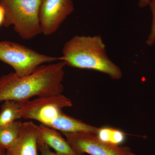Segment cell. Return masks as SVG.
<instances>
[{"label": "cell", "mask_w": 155, "mask_h": 155, "mask_svg": "<svg viewBox=\"0 0 155 155\" xmlns=\"http://www.w3.org/2000/svg\"><path fill=\"white\" fill-rule=\"evenodd\" d=\"M39 138L59 155H79L58 130L45 125H38Z\"/></svg>", "instance_id": "9c48e42d"}, {"label": "cell", "mask_w": 155, "mask_h": 155, "mask_svg": "<svg viewBox=\"0 0 155 155\" xmlns=\"http://www.w3.org/2000/svg\"><path fill=\"white\" fill-rule=\"evenodd\" d=\"M62 61L66 66L80 69L96 70L119 80L121 69L108 57L105 45L99 35H76L65 44Z\"/></svg>", "instance_id": "3957f363"}, {"label": "cell", "mask_w": 155, "mask_h": 155, "mask_svg": "<svg viewBox=\"0 0 155 155\" xmlns=\"http://www.w3.org/2000/svg\"><path fill=\"white\" fill-rule=\"evenodd\" d=\"M22 125L19 120L0 127V146L7 150L14 145L19 138Z\"/></svg>", "instance_id": "8fae6325"}, {"label": "cell", "mask_w": 155, "mask_h": 155, "mask_svg": "<svg viewBox=\"0 0 155 155\" xmlns=\"http://www.w3.org/2000/svg\"><path fill=\"white\" fill-rule=\"evenodd\" d=\"M152 0H139L138 6L140 8L146 7Z\"/></svg>", "instance_id": "2e32d148"}, {"label": "cell", "mask_w": 155, "mask_h": 155, "mask_svg": "<svg viewBox=\"0 0 155 155\" xmlns=\"http://www.w3.org/2000/svg\"><path fill=\"white\" fill-rule=\"evenodd\" d=\"M61 61V57L41 54L14 42L0 41V61L12 67L14 72L20 76L29 75L45 63Z\"/></svg>", "instance_id": "5b68a950"}, {"label": "cell", "mask_w": 155, "mask_h": 155, "mask_svg": "<svg viewBox=\"0 0 155 155\" xmlns=\"http://www.w3.org/2000/svg\"><path fill=\"white\" fill-rule=\"evenodd\" d=\"M38 148L40 155H59L52 151L49 147L38 138Z\"/></svg>", "instance_id": "5bb4252c"}, {"label": "cell", "mask_w": 155, "mask_h": 155, "mask_svg": "<svg viewBox=\"0 0 155 155\" xmlns=\"http://www.w3.org/2000/svg\"><path fill=\"white\" fill-rule=\"evenodd\" d=\"M149 5L152 14V22L150 33L147 40L146 43L148 45L150 46L155 43V0H152Z\"/></svg>", "instance_id": "7c38bea8"}, {"label": "cell", "mask_w": 155, "mask_h": 155, "mask_svg": "<svg viewBox=\"0 0 155 155\" xmlns=\"http://www.w3.org/2000/svg\"><path fill=\"white\" fill-rule=\"evenodd\" d=\"M125 134L119 129L112 128L110 136V143L120 145L125 140Z\"/></svg>", "instance_id": "4fadbf2b"}, {"label": "cell", "mask_w": 155, "mask_h": 155, "mask_svg": "<svg viewBox=\"0 0 155 155\" xmlns=\"http://www.w3.org/2000/svg\"><path fill=\"white\" fill-rule=\"evenodd\" d=\"M41 0H0L5 11L3 25L13 26L23 40L33 38L41 34L39 20Z\"/></svg>", "instance_id": "277c9868"}, {"label": "cell", "mask_w": 155, "mask_h": 155, "mask_svg": "<svg viewBox=\"0 0 155 155\" xmlns=\"http://www.w3.org/2000/svg\"><path fill=\"white\" fill-rule=\"evenodd\" d=\"M6 150L0 146V155H5Z\"/></svg>", "instance_id": "e0dca14e"}, {"label": "cell", "mask_w": 155, "mask_h": 155, "mask_svg": "<svg viewBox=\"0 0 155 155\" xmlns=\"http://www.w3.org/2000/svg\"><path fill=\"white\" fill-rule=\"evenodd\" d=\"M5 19V11L2 7L0 5V27L4 24Z\"/></svg>", "instance_id": "9a60e30c"}, {"label": "cell", "mask_w": 155, "mask_h": 155, "mask_svg": "<svg viewBox=\"0 0 155 155\" xmlns=\"http://www.w3.org/2000/svg\"><path fill=\"white\" fill-rule=\"evenodd\" d=\"M62 133L79 155H137L129 147L101 140L97 134L83 131Z\"/></svg>", "instance_id": "8992f818"}, {"label": "cell", "mask_w": 155, "mask_h": 155, "mask_svg": "<svg viewBox=\"0 0 155 155\" xmlns=\"http://www.w3.org/2000/svg\"><path fill=\"white\" fill-rule=\"evenodd\" d=\"M66 66L61 61L41 65L25 76H19L14 72L2 75L0 77V102L14 100L25 103L34 97L62 94Z\"/></svg>", "instance_id": "6da1fadb"}, {"label": "cell", "mask_w": 155, "mask_h": 155, "mask_svg": "<svg viewBox=\"0 0 155 155\" xmlns=\"http://www.w3.org/2000/svg\"><path fill=\"white\" fill-rule=\"evenodd\" d=\"M4 102L0 111V127L21 119L19 111L25 103L14 100H7Z\"/></svg>", "instance_id": "30bf717a"}, {"label": "cell", "mask_w": 155, "mask_h": 155, "mask_svg": "<svg viewBox=\"0 0 155 155\" xmlns=\"http://www.w3.org/2000/svg\"><path fill=\"white\" fill-rule=\"evenodd\" d=\"M38 125L31 121L22 122L19 138L6 150L5 155H40L38 148Z\"/></svg>", "instance_id": "ba28073f"}, {"label": "cell", "mask_w": 155, "mask_h": 155, "mask_svg": "<svg viewBox=\"0 0 155 155\" xmlns=\"http://www.w3.org/2000/svg\"><path fill=\"white\" fill-rule=\"evenodd\" d=\"M74 10L72 0H41L39 16L41 34L49 36L55 33Z\"/></svg>", "instance_id": "52a82bcc"}, {"label": "cell", "mask_w": 155, "mask_h": 155, "mask_svg": "<svg viewBox=\"0 0 155 155\" xmlns=\"http://www.w3.org/2000/svg\"><path fill=\"white\" fill-rule=\"evenodd\" d=\"M71 100L62 94L38 97L23 104L19 113L22 118L35 120L41 124L63 132L97 134L100 128L65 114V108L72 107Z\"/></svg>", "instance_id": "7a4b0ae2"}]
</instances>
